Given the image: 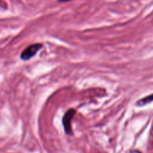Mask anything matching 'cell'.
<instances>
[{
	"label": "cell",
	"mask_w": 153,
	"mask_h": 153,
	"mask_svg": "<svg viewBox=\"0 0 153 153\" xmlns=\"http://www.w3.org/2000/svg\"><path fill=\"white\" fill-rule=\"evenodd\" d=\"M42 47H43V45L41 44H33L29 45L21 52V59L23 61H28L31 59L40 50L42 49Z\"/></svg>",
	"instance_id": "1"
},
{
	"label": "cell",
	"mask_w": 153,
	"mask_h": 153,
	"mask_svg": "<svg viewBox=\"0 0 153 153\" xmlns=\"http://www.w3.org/2000/svg\"><path fill=\"white\" fill-rule=\"evenodd\" d=\"M76 115V110L74 109H70L65 112L63 116L62 122L64 125V131L68 135H73V129H72V121L73 117Z\"/></svg>",
	"instance_id": "2"
},
{
	"label": "cell",
	"mask_w": 153,
	"mask_h": 153,
	"mask_svg": "<svg viewBox=\"0 0 153 153\" xmlns=\"http://www.w3.org/2000/svg\"><path fill=\"white\" fill-rule=\"evenodd\" d=\"M152 101H153V94H150V95L146 96V97L140 99V100L137 102V106H145V105L151 103Z\"/></svg>",
	"instance_id": "3"
},
{
	"label": "cell",
	"mask_w": 153,
	"mask_h": 153,
	"mask_svg": "<svg viewBox=\"0 0 153 153\" xmlns=\"http://www.w3.org/2000/svg\"><path fill=\"white\" fill-rule=\"evenodd\" d=\"M130 153H141L140 151H138V150H132V151H131V152Z\"/></svg>",
	"instance_id": "4"
},
{
	"label": "cell",
	"mask_w": 153,
	"mask_h": 153,
	"mask_svg": "<svg viewBox=\"0 0 153 153\" xmlns=\"http://www.w3.org/2000/svg\"><path fill=\"white\" fill-rule=\"evenodd\" d=\"M59 2H67V1H70V0H58Z\"/></svg>",
	"instance_id": "5"
}]
</instances>
